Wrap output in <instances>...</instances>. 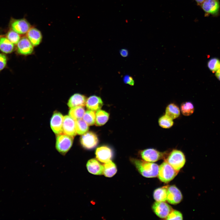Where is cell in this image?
Here are the masks:
<instances>
[{
  "mask_svg": "<svg viewBox=\"0 0 220 220\" xmlns=\"http://www.w3.org/2000/svg\"><path fill=\"white\" fill-rule=\"evenodd\" d=\"M178 171L165 160L159 166L158 177L161 182L167 183L174 178Z\"/></svg>",
  "mask_w": 220,
  "mask_h": 220,
  "instance_id": "obj_2",
  "label": "cell"
},
{
  "mask_svg": "<svg viewBox=\"0 0 220 220\" xmlns=\"http://www.w3.org/2000/svg\"><path fill=\"white\" fill-rule=\"evenodd\" d=\"M158 123L161 127L168 129L172 127L174 124L173 119L166 115L162 116L159 119Z\"/></svg>",
  "mask_w": 220,
  "mask_h": 220,
  "instance_id": "obj_27",
  "label": "cell"
},
{
  "mask_svg": "<svg viewBox=\"0 0 220 220\" xmlns=\"http://www.w3.org/2000/svg\"><path fill=\"white\" fill-rule=\"evenodd\" d=\"M6 38L14 44H17L20 39L19 34L13 30H10L6 35Z\"/></svg>",
  "mask_w": 220,
  "mask_h": 220,
  "instance_id": "obj_30",
  "label": "cell"
},
{
  "mask_svg": "<svg viewBox=\"0 0 220 220\" xmlns=\"http://www.w3.org/2000/svg\"><path fill=\"white\" fill-rule=\"evenodd\" d=\"M12 30L20 34L27 33L31 28V25L25 19L15 20L11 22L10 24Z\"/></svg>",
  "mask_w": 220,
  "mask_h": 220,
  "instance_id": "obj_11",
  "label": "cell"
},
{
  "mask_svg": "<svg viewBox=\"0 0 220 220\" xmlns=\"http://www.w3.org/2000/svg\"><path fill=\"white\" fill-rule=\"evenodd\" d=\"M167 155L166 152H160L153 148H147L141 152V155L142 159L150 162H155L164 158Z\"/></svg>",
  "mask_w": 220,
  "mask_h": 220,
  "instance_id": "obj_6",
  "label": "cell"
},
{
  "mask_svg": "<svg viewBox=\"0 0 220 220\" xmlns=\"http://www.w3.org/2000/svg\"><path fill=\"white\" fill-rule=\"evenodd\" d=\"M182 196L180 190L174 185L167 188V200L170 204H176L182 200Z\"/></svg>",
  "mask_w": 220,
  "mask_h": 220,
  "instance_id": "obj_10",
  "label": "cell"
},
{
  "mask_svg": "<svg viewBox=\"0 0 220 220\" xmlns=\"http://www.w3.org/2000/svg\"><path fill=\"white\" fill-rule=\"evenodd\" d=\"M95 124L97 126H101L105 124L108 120L109 114L106 112L99 110L95 114Z\"/></svg>",
  "mask_w": 220,
  "mask_h": 220,
  "instance_id": "obj_22",
  "label": "cell"
},
{
  "mask_svg": "<svg viewBox=\"0 0 220 220\" xmlns=\"http://www.w3.org/2000/svg\"><path fill=\"white\" fill-rule=\"evenodd\" d=\"M200 6L205 16L211 15L216 16L219 14L220 4L219 0H204Z\"/></svg>",
  "mask_w": 220,
  "mask_h": 220,
  "instance_id": "obj_5",
  "label": "cell"
},
{
  "mask_svg": "<svg viewBox=\"0 0 220 220\" xmlns=\"http://www.w3.org/2000/svg\"><path fill=\"white\" fill-rule=\"evenodd\" d=\"M165 160L175 170L179 171L184 166L185 159L184 153L181 151L173 149L169 154Z\"/></svg>",
  "mask_w": 220,
  "mask_h": 220,
  "instance_id": "obj_3",
  "label": "cell"
},
{
  "mask_svg": "<svg viewBox=\"0 0 220 220\" xmlns=\"http://www.w3.org/2000/svg\"><path fill=\"white\" fill-rule=\"evenodd\" d=\"M7 58L4 54L0 53V71L3 69L6 66Z\"/></svg>",
  "mask_w": 220,
  "mask_h": 220,
  "instance_id": "obj_32",
  "label": "cell"
},
{
  "mask_svg": "<svg viewBox=\"0 0 220 220\" xmlns=\"http://www.w3.org/2000/svg\"><path fill=\"white\" fill-rule=\"evenodd\" d=\"M103 105L101 98L95 95L91 96L88 98L86 104V106L89 110L94 112L100 110Z\"/></svg>",
  "mask_w": 220,
  "mask_h": 220,
  "instance_id": "obj_16",
  "label": "cell"
},
{
  "mask_svg": "<svg viewBox=\"0 0 220 220\" xmlns=\"http://www.w3.org/2000/svg\"><path fill=\"white\" fill-rule=\"evenodd\" d=\"M64 116L60 112L55 111L53 114L50 120L51 129L56 134L63 133V123Z\"/></svg>",
  "mask_w": 220,
  "mask_h": 220,
  "instance_id": "obj_9",
  "label": "cell"
},
{
  "mask_svg": "<svg viewBox=\"0 0 220 220\" xmlns=\"http://www.w3.org/2000/svg\"><path fill=\"white\" fill-rule=\"evenodd\" d=\"M207 66L213 73L215 72L220 68V60L216 57L211 58L208 62Z\"/></svg>",
  "mask_w": 220,
  "mask_h": 220,
  "instance_id": "obj_29",
  "label": "cell"
},
{
  "mask_svg": "<svg viewBox=\"0 0 220 220\" xmlns=\"http://www.w3.org/2000/svg\"><path fill=\"white\" fill-rule=\"evenodd\" d=\"M82 118L88 125H94L95 123V113L94 111L87 110L85 112Z\"/></svg>",
  "mask_w": 220,
  "mask_h": 220,
  "instance_id": "obj_28",
  "label": "cell"
},
{
  "mask_svg": "<svg viewBox=\"0 0 220 220\" xmlns=\"http://www.w3.org/2000/svg\"><path fill=\"white\" fill-rule=\"evenodd\" d=\"M131 161L139 172L144 177L151 178L158 176L159 166L157 164L133 158L131 159Z\"/></svg>",
  "mask_w": 220,
  "mask_h": 220,
  "instance_id": "obj_1",
  "label": "cell"
},
{
  "mask_svg": "<svg viewBox=\"0 0 220 220\" xmlns=\"http://www.w3.org/2000/svg\"><path fill=\"white\" fill-rule=\"evenodd\" d=\"M103 174L106 177H111L116 173L117 169L116 164L111 160L103 164Z\"/></svg>",
  "mask_w": 220,
  "mask_h": 220,
  "instance_id": "obj_20",
  "label": "cell"
},
{
  "mask_svg": "<svg viewBox=\"0 0 220 220\" xmlns=\"http://www.w3.org/2000/svg\"><path fill=\"white\" fill-rule=\"evenodd\" d=\"M120 53L121 56L124 57H127L128 54L127 50L125 49H121L120 50Z\"/></svg>",
  "mask_w": 220,
  "mask_h": 220,
  "instance_id": "obj_34",
  "label": "cell"
},
{
  "mask_svg": "<svg viewBox=\"0 0 220 220\" xmlns=\"http://www.w3.org/2000/svg\"><path fill=\"white\" fill-rule=\"evenodd\" d=\"M123 81L125 83L130 86L134 85V79L131 77L129 75L125 76L123 78Z\"/></svg>",
  "mask_w": 220,
  "mask_h": 220,
  "instance_id": "obj_33",
  "label": "cell"
},
{
  "mask_svg": "<svg viewBox=\"0 0 220 220\" xmlns=\"http://www.w3.org/2000/svg\"><path fill=\"white\" fill-rule=\"evenodd\" d=\"M75 129L76 133L79 135H82L88 130V125L82 119L75 120Z\"/></svg>",
  "mask_w": 220,
  "mask_h": 220,
  "instance_id": "obj_25",
  "label": "cell"
},
{
  "mask_svg": "<svg viewBox=\"0 0 220 220\" xmlns=\"http://www.w3.org/2000/svg\"><path fill=\"white\" fill-rule=\"evenodd\" d=\"M167 186H164L154 190L153 196L156 201L165 202L167 200Z\"/></svg>",
  "mask_w": 220,
  "mask_h": 220,
  "instance_id": "obj_21",
  "label": "cell"
},
{
  "mask_svg": "<svg viewBox=\"0 0 220 220\" xmlns=\"http://www.w3.org/2000/svg\"><path fill=\"white\" fill-rule=\"evenodd\" d=\"M215 76L220 81V68L216 72Z\"/></svg>",
  "mask_w": 220,
  "mask_h": 220,
  "instance_id": "obj_35",
  "label": "cell"
},
{
  "mask_svg": "<svg viewBox=\"0 0 220 220\" xmlns=\"http://www.w3.org/2000/svg\"><path fill=\"white\" fill-rule=\"evenodd\" d=\"M165 114L171 118L174 119L178 118L180 114V110L178 106L174 103H170L166 107Z\"/></svg>",
  "mask_w": 220,
  "mask_h": 220,
  "instance_id": "obj_19",
  "label": "cell"
},
{
  "mask_svg": "<svg viewBox=\"0 0 220 220\" xmlns=\"http://www.w3.org/2000/svg\"><path fill=\"white\" fill-rule=\"evenodd\" d=\"M180 109L182 114L186 116L191 115L194 111L193 104L191 102L189 101L182 103L181 105Z\"/></svg>",
  "mask_w": 220,
  "mask_h": 220,
  "instance_id": "obj_26",
  "label": "cell"
},
{
  "mask_svg": "<svg viewBox=\"0 0 220 220\" xmlns=\"http://www.w3.org/2000/svg\"><path fill=\"white\" fill-rule=\"evenodd\" d=\"M27 37L34 46L38 45L42 39L41 32L35 28H31L27 33Z\"/></svg>",
  "mask_w": 220,
  "mask_h": 220,
  "instance_id": "obj_18",
  "label": "cell"
},
{
  "mask_svg": "<svg viewBox=\"0 0 220 220\" xmlns=\"http://www.w3.org/2000/svg\"><path fill=\"white\" fill-rule=\"evenodd\" d=\"M63 133L71 136L76 135L75 120L69 116L64 117L63 123Z\"/></svg>",
  "mask_w": 220,
  "mask_h": 220,
  "instance_id": "obj_12",
  "label": "cell"
},
{
  "mask_svg": "<svg viewBox=\"0 0 220 220\" xmlns=\"http://www.w3.org/2000/svg\"><path fill=\"white\" fill-rule=\"evenodd\" d=\"M33 46L28 38L24 37L17 43V51L19 53L22 55L29 54L33 52Z\"/></svg>",
  "mask_w": 220,
  "mask_h": 220,
  "instance_id": "obj_14",
  "label": "cell"
},
{
  "mask_svg": "<svg viewBox=\"0 0 220 220\" xmlns=\"http://www.w3.org/2000/svg\"><path fill=\"white\" fill-rule=\"evenodd\" d=\"M95 154L97 159L103 163L111 160L113 156L112 150L106 146H102L97 148Z\"/></svg>",
  "mask_w": 220,
  "mask_h": 220,
  "instance_id": "obj_13",
  "label": "cell"
},
{
  "mask_svg": "<svg viewBox=\"0 0 220 220\" xmlns=\"http://www.w3.org/2000/svg\"><path fill=\"white\" fill-rule=\"evenodd\" d=\"M152 208L154 213L161 218H166L172 210L171 207L164 202H155Z\"/></svg>",
  "mask_w": 220,
  "mask_h": 220,
  "instance_id": "obj_8",
  "label": "cell"
},
{
  "mask_svg": "<svg viewBox=\"0 0 220 220\" xmlns=\"http://www.w3.org/2000/svg\"><path fill=\"white\" fill-rule=\"evenodd\" d=\"M85 112L83 107L77 106L71 108L69 111V116L75 120L82 119Z\"/></svg>",
  "mask_w": 220,
  "mask_h": 220,
  "instance_id": "obj_23",
  "label": "cell"
},
{
  "mask_svg": "<svg viewBox=\"0 0 220 220\" xmlns=\"http://www.w3.org/2000/svg\"><path fill=\"white\" fill-rule=\"evenodd\" d=\"M86 166L88 171L92 174L97 175L103 174V165L96 159H92L88 160Z\"/></svg>",
  "mask_w": 220,
  "mask_h": 220,
  "instance_id": "obj_15",
  "label": "cell"
},
{
  "mask_svg": "<svg viewBox=\"0 0 220 220\" xmlns=\"http://www.w3.org/2000/svg\"><path fill=\"white\" fill-rule=\"evenodd\" d=\"M86 100L85 96L78 93L75 94L70 98L67 105L70 108L77 106L84 107L86 105Z\"/></svg>",
  "mask_w": 220,
  "mask_h": 220,
  "instance_id": "obj_17",
  "label": "cell"
},
{
  "mask_svg": "<svg viewBox=\"0 0 220 220\" xmlns=\"http://www.w3.org/2000/svg\"><path fill=\"white\" fill-rule=\"evenodd\" d=\"M14 48V44L6 38L2 37L0 38V50L6 53H11Z\"/></svg>",
  "mask_w": 220,
  "mask_h": 220,
  "instance_id": "obj_24",
  "label": "cell"
},
{
  "mask_svg": "<svg viewBox=\"0 0 220 220\" xmlns=\"http://www.w3.org/2000/svg\"><path fill=\"white\" fill-rule=\"evenodd\" d=\"M98 142L97 135L92 132H87L82 135L80 138V142L82 146L86 149H91L95 147Z\"/></svg>",
  "mask_w": 220,
  "mask_h": 220,
  "instance_id": "obj_7",
  "label": "cell"
},
{
  "mask_svg": "<svg viewBox=\"0 0 220 220\" xmlns=\"http://www.w3.org/2000/svg\"><path fill=\"white\" fill-rule=\"evenodd\" d=\"M73 139V136L63 133L58 134L56 144L57 151L61 154L65 155L71 148Z\"/></svg>",
  "mask_w": 220,
  "mask_h": 220,
  "instance_id": "obj_4",
  "label": "cell"
},
{
  "mask_svg": "<svg viewBox=\"0 0 220 220\" xmlns=\"http://www.w3.org/2000/svg\"><path fill=\"white\" fill-rule=\"evenodd\" d=\"M165 219L167 220H182L183 217L180 212L176 210H172Z\"/></svg>",
  "mask_w": 220,
  "mask_h": 220,
  "instance_id": "obj_31",
  "label": "cell"
},
{
  "mask_svg": "<svg viewBox=\"0 0 220 220\" xmlns=\"http://www.w3.org/2000/svg\"><path fill=\"white\" fill-rule=\"evenodd\" d=\"M198 6H200L204 0H194Z\"/></svg>",
  "mask_w": 220,
  "mask_h": 220,
  "instance_id": "obj_36",
  "label": "cell"
}]
</instances>
